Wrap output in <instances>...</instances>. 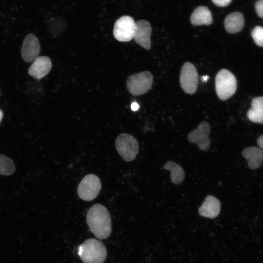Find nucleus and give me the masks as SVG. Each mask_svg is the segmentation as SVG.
<instances>
[{
  "label": "nucleus",
  "instance_id": "f257e3e1",
  "mask_svg": "<svg viewBox=\"0 0 263 263\" xmlns=\"http://www.w3.org/2000/svg\"><path fill=\"white\" fill-rule=\"evenodd\" d=\"M86 222L95 237L100 239L107 238L111 232V218L103 205L95 204L88 210Z\"/></svg>",
  "mask_w": 263,
  "mask_h": 263
},
{
  "label": "nucleus",
  "instance_id": "aec40b11",
  "mask_svg": "<svg viewBox=\"0 0 263 263\" xmlns=\"http://www.w3.org/2000/svg\"><path fill=\"white\" fill-rule=\"evenodd\" d=\"M251 36L259 46L263 47V27L257 26L251 31Z\"/></svg>",
  "mask_w": 263,
  "mask_h": 263
},
{
  "label": "nucleus",
  "instance_id": "393cba45",
  "mask_svg": "<svg viewBox=\"0 0 263 263\" xmlns=\"http://www.w3.org/2000/svg\"><path fill=\"white\" fill-rule=\"evenodd\" d=\"M208 78H209V76H208L207 75H205L202 77L201 80L203 82H207L208 80Z\"/></svg>",
  "mask_w": 263,
  "mask_h": 263
},
{
  "label": "nucleus",
  "instance_id": "20e7f679",
  "mask_svg": "<svg viewBox=\"0 0 263 263\" xmlns=\"http://www.w3.org/2000/svg\"><path fill=\"white\" fill-rule=\"evenodd\" d=\"M153 76L149 71H143L130 75L126 81V87L133 95L146 93L151 87Z\"/></svg>",
  "mask_w": 263,
  "mask_h": 263
},
{
  "label": "nucleus",
  "instance_id": "4468645a",
  "mask_svg": "<svg viewBox=\"0 0 263 263\" xmlns=\"http://www.w3.org/2000/svg\"><path fill=\"white\" fill-rule=\"evenodd\" d=\"M245 158L250 169H258L263 162V150L255 147H249L243 150L242 152Z\"/></svg>",
  "mask_w": 263,
  "mask_h": 263
},
{
  "label": "nucleus",
  "instance_id": "6ab92c4d",
  "mask_svg": "<svg viewBox=\"0 0 263 263\" xmlns=\"http://www.w3.org/2000/svg\"><path fill=\"white\" fill-rule=\"evenodd\" d=\"M15 169L13 161L8 157L0 154V174L9 175L14 173Z\"/></svg>",
  "mask_w": 263,
  "mask_h": 263
},
{
  "label": "nucleus",
  "instance_id": "0eeeda50",
  "mask_svg": "<svg viewBox=\"0 0 263 263\" xmlns=\"http://www.w3.org/2000/svg\"><path fill=\"white\" fill-rule=\"evenodd\" d=\"M179 81L180 86L185 93L191 94L196 92L198 84V74L193 64L186 62L183 65Z\"/></svg>",
  "mask_w": 263,
  "mask_h": 263
},
{
  "label": "nucleus",
  "instance_id": "dca6fc26",
  "mask_svg": "<svg viewBox=\"0 0 263 263\" xmlns=\"http://www.w3.org/2000/svg\"><path fill=\"white\" fill-rule=\"evenodd\" d=\"M244 20L243 14L240 12H234L229 14L224 20V26L226 30L230 33L240 32L244 27Z\"/></svg>",
  "mask_w": 263,
  "mask_h": 263
},
{
  "label": "nucleus",
  "instance_id": "f8f14e48",
  "mask_svg": "<svg viewBox=\"0 0 263 263\" xmlns=\"http://www.w3.org/2000/svg\"><path fill=\"white\" fill-rule=\"evenodd\" d=\"M52 63L49 57L45 56L36 58L28 69V73L32 77L40 79L50 72Z\"/></svg>",
  "mask_w": 263,
  "mask_h": 263
},
{
  "label": "nucleus",
  "instance_id": "6e6552de",
  "mask_svg": "<svg viewBox=\"0 0 263 263\" xmlns=\"http://www.w3.org/2000/svg\"><path fill=\"white\" fill-rule=\"evenodd\" d=\"M136 22L129 16L120 17L115 23L113 34L116 40L121 42H128L133 38Z\"/></svg>",
  "mask_w": 263,
  "mask_h": 263
},
{
  "label": "nucleus",
  "instance_id": "ddd939ff",
  "mask_svg": "<svg viewBox=\"0 0 263 263\" xmlns=\"http://www.w3.org/2000/svg\"><path fill=\"white\" fill-rule=\"evenodd\" d=\"M221 204L220 201L215 197L207 196L201 206L198 209L199 214L209 218H216L219 214Z\"/></svg>",
  "mask_w": 263,
  "mask_h": 263
},
{
  "label": "nucleus",
  "instance_id": "f03ea898",
  "mask_svg": "<svg viewBox=\"0 0 263 263\" xmlns=\"http://www.w3.org/2000/svg\"><path fill=\"white\" fill-rule=\"evenodd\" d=\"M78 254L84 263H103L106 258L107 251L100 241L91 238L79 246Z\"/></svg>",
  "mask_w": 263,
  "mask_h": 263
},
{
  "label": "nucleus",
  "instance_id": "a211bd4d",
  "mask_svg": "<svg viewBox=\"0 0 263 263\" xmlns=\"http://www.w3.org/2000/svg\"><path fill=\"white\" fill-rule=\"evenodd\" d=\"M164 169L170 171V178L175 184H180L184 180L185 173L181 166L174 161L167 162L163 166Z\"/></svg>",
  "mask_w": 263,
  "mask_h": 263
},
{
  "label": "nucleus",
  "instance_id": "39448f33",
  "mask_svg": "<svg viewBox=\"0 0 263 263\" xmlns=\"http://www.w3.org/2000/svg\"><path fill=\"white\" fill-rule=\"evenodd\" d=\"M115 145L120 156L127 162L134 159L138 152L139 145L137 141L129 134H120L116 139Z\"/></svg>",
  "mask_w": 263,
  "mask_h": 263
},
{
  "label": "nucleus",
  "instance_id": "5701e85b",
  "mask_svg": "<svg viewBox=\"0 0 263 263\" xmlns=\"http://www.w3.org/2000/svg\"><path fill=\"white\" fill-rule=\"evenodd\" d=\"M257 142L259 147L263 149V135H262L257 139Z\"/></svg>",
  "mask_w": 263,
  "mask_h": 263
},
{
  "label": "nucleus",
  "instance_id": "a878e982",
  "mask_svg": "<svg viewBox=\"0 0 263 263\" xmlns=\"http://www.w3.org/2000/svg\"><path fill=\"white\" fill-rule=\"evenodd\" d=\"M3 117V112L0 109V122L1 121Z\"/></svg>",
  "mask_w": 263,
  "mask_h": 263
},
{
  "label": "nucleus",
  "instance_id": "423d86ee",
  "mask_svg": "<svg viewBox=\"0 0 263 263\" xmlns=\"http://www.w3.org/2000/svg\"><path fill=\"white\" fill-rule=\"evenodd\" d=\"M101 189L100 179L96 175L89 174L80 181L77 188L79 197L86 201H92L98 195Z\"/></svg>",
  "mask_w": 263,
  "mask_h": 263
},
{
  "label": "nucleus",
  "instance_id": "b1692460",
  "mask_svg": "<svg viewBox=\"0 0 263 263\" xmlns=\"http://www.w3.org/2000/svg\"><path fill=\"white\" fill-rule=\"evenodd\" d=\"M131 108L132 110L137 111L139 109V106L137 103L133 102L131 105Z\"/></svg>",
  "mask_w": 263,
  "mask_h": 263
},
{
  "label": "nucleus",
  "instance_id": "9b49d317",
  "mask_svg": "<svg viewBox=\"0 0 263 263\" xmlns=\"http://www.w3.org/2000/svg\"><path fill=\"white\" fill-rule=\"evenodd\" d=\"M151 33L152 27L148 21L145 20H138L136 22L133 38L137 44L146 50H149L151 46Z\"/></svg>",
  "mask_w": 263,
  "mask_h": 263
},
{
  "label": "nucleus",
  "instance_id": "f3484780",
  "mask_svg": "<svg viewBox=\"0 0 263 263\" xmlns=\"http://www.w3.org/2000/svg\"><path fill=\"white\" fill-rule=\"evenodd\" d=\"M247 116L252 122L263 124V97L252 99L251 107L247 112Z\"/></svg>",
  "mask_w": 263,
  "mask_h": 263
},
{
  "label": "nucleus",
  "instance_id": "2eb2a0df",
  "mask_svg": "<svg viewBox=\"0 0 263 263\" xmlns=\"http://www.w3.org/2000/svg\"><path fill=\"white\" fill-rule=\"evenodd\" d=\"M190 21L194 25H209L212 23V17L209 9L203 6L198 7L192 13Z\"/></svg>",
  "mask_w": 263,
  "mask_h": 263
},
{
  "label": "nucleus",
  "instance_id": "4be33fe9",
  "mask_svg": "<svg viewBox=\"0 0 263 263\" xmlns=\"http://www.w3.org/2000/svg\"><path fill=\"white\" fill-rule=\"evenodd\" d=\"M213 3L219 7H225L229 5L232 0H211Z\"/></svg>",
  "mask_w": 263,
  "mask_h": 263
},
{
  "label": "nucleus",
  "instance_id": "9d476101",
  "mask_svg": "<svg viewBox=\"0 0 263 263\" xmlns=\"http://www.w3.org/2000/svg\"><path fill=\"white\" fill-rule=\"evenodd\" d=\"M40 52V45L38 38L32 33L25 38L21 47V53L23 59L26 62L34 61Z\"/></svg>",
  "mask_w": 263,
  "mask_h": 263
},
{
  "label": "nucleus",
  "instance_id": "7ed1b4c3",
  "mask_svg": "<svg viewBox=\"0 0 263 263\" xmlns=\"http://www.w3.org/2000/svg\"><path fill=\"white\" fill-rule=\"evenodd\" d=\"M237 89V80L234 75L229 70H220L215 77V90L219 98L225 100L230 98Z\"/></svg>",
  "mask_w": 263,
  "mask_h": 263
},
{
  "label": "nucleus",
  "instance_id": "1a4fd4ad",
  "mask_svg": "<svg viewBox=\"0 0 263 263\" xmlns=\"http://www.w3.org/2000/svg\"><path fill=\"white\" fill-rule=\"evenodd\" d=\"M210 132L209 124L206 121H202L188 133L187 139L189 142L196 144L200 150L207 151L211 143L209 138Z\"/></svg>",
  "mask_w": 263,
  "mask_h": 263
},
{
  "label": "nucleus",
  "instance_id": "412c9836",
  "mask_svg": "<svg viewBox=\"0 0 263 263\" xmlns=\"http://www.w3.org/2000/svg\"><path fill=\"white\" fill-rule=\"evenodd\" d=\"M255 9L257 15L263 18V0H259L256 3Z\"/></svg>",
  "mask_w": 263,
  "mask_h": 263
}]
</instances>
